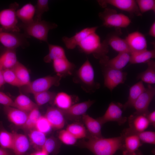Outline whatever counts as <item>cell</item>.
I'll return each instance as SVG.
<instances>
[{"label":"cell","instance_id":"1","mask_svg":"<svg viewBox=\"0 0 155 155\" xmlns=\"http://www.w3.org/2000/svg\"><path fill=\"white\" fill-rule=\"evenodd\" d=\"M87 139L79 142L81 146L87 149L95 155H113L121 149L123 138L120 136L109 138L87 135Z\"/></svg>","mask_w":155,"mask_h":155},{"label":"cell","instance_id":"2","mask_svg":"<svg viewBox=\"0 0 155 155\" xmlns=\"http://www.w3.org/2000/svg\"><path fill=\"white\" fill-rule=\"evenodd\" d=\"M73 80L79 84L82 88L88 93H94L100 87V84L95 81L94 71L88 59L75 71Z\"/></svg>","mask_w":155,"mask_h":155},{"label":"cell","instance_id":"3","mask_svg":"<svg viewBox=\"0 0 155 155\" xmlns=\"http://www.w3.org/2000/svg\"><path fill=\"white\" fill-rule=\"evenodd\" d=\"M78 46L82 52L87 55L92 54L99 60L107 56L109 51L108 46L104 40L101 42L96 32L87 36Z\"/></svg>","mask_w":155,"mask_h":155},{"label":"cell","instance_id":"4","mask_svg":"<svg viewBox=\"0 0 155 155\" xmlns=\"http://www.w3.org/2000/svg\"><path fill=\"white\" fill-rule=\"evenodd\" d=\"M57 27V25L55 23L34 19L29 23H22L20 24V27L24 30L27 36H31L47 43L49 32Z\"/></svg>","mask_w":155,"mask_h":155},{"label":"cell","instance_id":"5","mask_svg":"<svg viewBox=\"0 0 155 155\" xmlns=\"http://www.w3.org/2000/svg\"><path fill=\"white\" fill-rule=\"evenodd\" d=\"M98 16L102 21L103 26L107 27L126 28L131 22L127 16L108 8H105L103 11L99 13Z\"/></svg>","mask_w":155,"mask_h":155},{"label":"cell","instance_id":"6","mask_svg":"<svg viewBox=\"0 0 155 155\" xmlns=\"http://www.w3.org/2000/svg\"><path fill=\"white\" fill-rule=\"evenodd\" d=\"M19 4L14 2L10 5L9 8L0 11V31L6 32H20V29L18 25L16 14Z\"/></svg>","mask_w":155,"mask_h":155},{"label":"cell","instance_id":"7","mask_svg":"<svg viewBox=\"0 0 155 155\" xmlns=\"http://www.w3.org/2000/svg\"><path fill=\"white\" fill-rule=\"evenodd\" d=\"M61 78L57 75L39 78L23 86V91L25 93L33 94L47 91L53 86H59Z\"/></svg>","mask_w":155,"mask_h":155},{"label":"cell","instance_id":"8","mask_svg":"<svg viewBox=\"0 0 155 155\" xmlns=\"http://www.w3.org/2000/svg\"><path fill=\"white\" fill-rule=\"evenodd\" d=\"M25 34L17 32L0 31V42L7 49H14L18 47L25 48L29 43Z\"/></svg>","mask_w":155,"mask_h":155},{"label":"cell","instance_id":"9","mask_svg":"<svg viewBox=\"0 0 155 155\" xmlns=\"http://www.w3.org/2000/svg\"><path fill=\"white\" fill-rule=\"evenodd\" d=\"M105 87L112 92L117 86L124 83L127 73L122 70L101 66Z\"/></svg>","mask_w":155,"mask_h":155},{"label":"cell","instance_id":"10","mask_svg":"<svg viewBox=\"0 0 155 155\" xmlns=\"http://www.w3.org/2000/svg\"><path fill=\"white\" fill-rule=\"evenodd\" d=\"M123 104L119 103L111 102L104 114L97 119L102 125L109 121L117 122L119 125L124 124L127 121L126 117L122 115Z\"/></svg>","mask_w":155,"mask_h":155},{"label":"cell","instance_id":"11","mask_svg":"<svg viewBox=\"0 0 155 155\" xmlns=\"http://www.w3.org/2000/svg\"><path fill=\"white\" fill-rule=\"evenodd\" d=\"M155 95V88L148 84L133 104V107L135 110L133 114L146 116L149 113L148 107Z\"/></svg>","mask_w":155,"mask_h":155},{"label":"cell","instance_id":"12","mask_svg":"<svg viewBox=\"0 0 155 155\" xmlns=\"http://www.w3.org/2000/svg\"><path fill=\"white\" fill-rule=\"evenodd\" d=\"M99 4L105 8L108 5L113 6L130 14L141 16L136 2L134 0H98Z\"/></svg>","mask_w":155,"mask_h":155},{"label":"cell","instance_id":"13","mask_svg":"<svg viewBox=\"0 0 155 155\" xmlns=\"http://www.w3.org/2000/svg\"><path fill=\"white\" fill-rule=\"evenodd\" d=\"M123 142L122 149L124 155H137V152L142 144L138 136L126 129L122 133Z\"/></svg>","mask_w":155,"mask_h":155},{"label":"cell","instance_id":"14","mask_svg":"<svg viewBox=\"0 0 155 155\" xmlns=\"http://www.w3.org/2000/svg\"><path fill=\"white\" fill-rule=\"evenodd\" d=\"M130 53L129 52L118 53L114 57L110 59L107 56L99 60L101 66L105 67L122 70L129 62Z\"/></svg>","mask_w":155,"mask_h":155},{"label":"cell","instance_id":"15","mask_svg":"<svg viewBox=\"0 0 155 155\" xmlns=\"http://www.w3.org/2000/svg\"><path fill=\"white\" fill-rule=\"evenodd\" d=\"M129 49L130 53L147 49V43L144 35L136 31L129 34L125 39Z\"/></svg>","mask_w":155,"mask_h":155},{"label":"cell","instance_id":"16","mask_svg":"<svg viewBox=\"0 0 155 155\" xmlns=\"http://www.w3.org/2000/svg\"><path fill=\"white\" fill-rule=\"evenodd\" d=\"M98 27H87L76 33L70 37L64 36L62 40L68 49H73L79 45L82 40L89 34L96 32Z\"/></svg>","mask_w":155,"mask_h":155},{"label":"cell","instance_id":"17","mask_svg":"<svg viewBox=\"0 0 155 155\" xmlns=\"http://www.w3.org/2000/svg\"><path fill=\"white\" fill-rule=\"evenodd\" d=\"M52 128L60 129L64 126L65 121L64 115L61 109L55 107H49L44 116Z\"/></svg>","mask_w":155,"mask_h":155},{"label":"cell","instance_id":"18","mask_svg":"<svg viewBox=\"0 0 155 155\" xmlns=\"http://www.w3.org/2000/svg\"><path fill=\"white\" fill-rule=\"evenodd\" d=\"M52 62L56 75L62 78L73 74L75 65L69 61L67 57L55 59Z\"/></svg>","mask_w":155,"mask_h":155},{"label":"cell","instance_id":"19","mask_svg":"<svg viewBox=\"0 0 155 155\" xmlns=\"http://www.w3.org/2000/svg\"><path fill=\"white\" fill-rule=\"evenodd\" d=\"M4 111L10 121L16 125L23 126L25 123L28 113L16 108L4 106Z\"/></svg>","mask_w":155,"mask_h":155},{"label":"cell","instance_id":"20","mask_svg":"<svg viewBox=\"0 0 155 155\" xmlns=\"http://www.w3.org/2000/svg\"><path fill=\"white\" fill-rule=\"evenodd\" d=\"M128 121L129 126L128 128L136 132L144 131L150 124L146 116L143 114L133 113L128 117Z\"/></svg>","mask_w":155,"mask_h":155},{"label":"cell","instance_id":"21","mask_svg":"<svg viewBox=\"0 0 155 155\" xmlns=\"http://www.w3.org/2000/svg\"><path fill=\"white\" fill-rule=\"evenodd\" d=\"M13 140L12 150L15 155H23L28 150L30 144L27 137L24 135L13 132Z\"/></svg>","mask_w":155,"mask_h":155},{"label":"cell","instance_id":"22","mask_svg":"<svg viewBox=\"0 0 155 155\" xmlns=\"http://www.w3.org/2000/svg\"><path fill=\"white\" fill-rule=\"evenodd\" d=\"M95 101L90 99L87 101L74 104L68 108L61 110L65 116L78 117L82 116L94 103Z\"/></svg>","mask_w":155,"mask_h":155},{"label":"cell","instance_id":"23","mask_svg":"<svg viewBox=\"0 0 155 155\" xmlns=\"http://www.w3.org/2000/svg\"><path fill=\"white\" fill-rule=\"evenodd\" d=\"M82 119L90 135L98 137H103L101 133L102 125L97 119L86 113L82 116Z\"/></svg>","mask_w":155,"mask_h":155},{"label":"cell","instance_id":"24","mask_svg":"<svg viewBox=\"0 0 155 155\" xmlns=\"http://www.w3.org/2000/svg\"><path fill=\"white\" fill-rule=\"evenodd\" d=\"M107 45L118 53L130 51L125 39L113 34L108 36L104 40Z\"/></svg>","mask_w":155,"mask_h":155},{"label":"cell","instance_id":"25","mask_svg":"<svg viewBox=\"0 0 155 155\" xmlns=\"http://www.w3.org/2000/svg\"><path fill=\"white\" fill-rule=\"evenodd\" d=\"M145 88L143 82L141 80L131 87L128 100L124 104H123V108L124 110L133 106L135 102L144 91Z\"/></svg>","mask_w":155,"mask_h":155},{"label":"cell","instance_id":"26","mask_svg":"<svg viewBox=\"0 0 155 155\" xmlns=\"http://www.w3.org/2000/svg\"><path fill=\"white\" fill-rule=\"evenodd\" d=\"M77 98L75 96L61 92L56 94L53 103L56 107L61 110H66L74 104V100Z\"/></svg>","mask_w":155,"mask_h":155},{"label":"cell","instance_id":"27","mask_svg":"<svg viewBox=\"0 0 155 155\" xmlns=\"http://www.w3.org/2000/svg\"><path fill=\"white\" fill-rule=\"evenodd\" d=\"M155 50L147 49L130 53L129 61L131 64L147 63L151 59L155 58Z\"/></svg>","mask_w":155,"mask_h":155},{"label":"cell","instance_id":"28","mask_svg":"<svg viewBox=\"0 0 155 155\" xmlns=\"http://www.w3.org/2000/svg\"><path fill=\"white\" fill-rule=\"evenodd\" d=\"M35 6L30 3L24 5L20 9L17 10V17L24 24H27L32 21L35 14Z\"/></svg>","mask_w":155,"mask_h":155},{"label":"cell","instance_id":"29","mask_svg":"<svg viewBox=\"0 0 155 155\" xmlns=\"http://www.w3.org/2000/svg\"><path fill=\"white\" fill-rule=\"evenodd\" d=\"M14 102L15 108L28 113L35 108L38 106L29 97L23 94L19 95L16 98Z\"/></svg>","mask_w":155,"mask_h":155},{"label":"cell","instance_id":"30","mask_svg":"<svg viewBox=\"0 0 155 155\" xmlns=\"http://www.w3.org/2000/svg\"><path fill=\"white\" fill-rule=\"evenodd\" d=\"M147 63L148 65L147 69L139 73L137 78L149 84H155V62L153 60H151Z\"/></svg>","mask_w":155,"mask_h":155},{"label":"cell","instance_id":"31","mask_svg":"<svg viewBox=\"0 0 155 155\" xmlns=\"http://www.w3.org/2000/svg\"><path fill=\"white\" fill-rule=\"evenodd\" d=\"M49 53L44 58L46 63H49L54 60L67 57L64 49L61 46L48 44Z\"/></svg>","mask_w":155,"mask_h":155},{"label":"cell","instance_id":"32","mask_svg":"<svg viewBox=\"0 0 155 155\" xmlns=\"http://www.w3.org/2000/svg\"><path fill=\"white\" fill-rule=\"evenodd\" d=\"M11 69L23 86L28 84L31 82L28 70L22 64L18 61Z\"/></svg>","mask_w":155,"mask_h":155},{"label":"cell","instance_id":"33","mask_svg":"<svg viewBox=\"0 0 155 155\" xmlns=\"http://www.w3.org/2000/svg\"><path fill=\"white\" fill-rule=\"evenodd\" d=\"M15 49H7L3 54V69L12 68L18 62Z\"/></svg>","mask_w":155,"mask_h":155},{"label":"cell","instance_id":"34","mask_svg":"<svg viewBox=\"0 0 155 155\" xmlns=\"http://www.w3.org/2000/svg\"><path fill=\"white\" fill-rule=\"evenodd\" d=\"M28 135L33 144L41 150L47 138L45 134L34 128L31 130Z\"/></svg>","mask_w":155,"mask_h":155},{"label":"cell","instance_id":"35","mask_svg":"<svg viewBox=\"0 0 155 155\" xmlns=\"http://www.w3.org/2000/svg\"><path fill=\"white\" fill-rule=\"evenodd\" d=\"M56 94L55 92L47 90L33 95L36 104L38 106H40L53 101Z\"/></svg>","mask_w":155,"mask_h":155},{"label":"cell","instance_id":"36","mask_svg":"<svg viewBox=\"0 0 155 155\" xmlns=\"http://www.w3.org/2000/svg\"><path fill=\"white\" fill-rule=\"evenodd\" d=\"M66 130L77 139L86 137L87 135L85 128L80 124H70L67 126Z\"/></svg>","mask_w":155,"mask_h":155},{"label":"cell","instance_id":"37","mask_svg":"<svg viewBox=\"0 0 155 155\" xmlns=\"http://www.w3.org/2000/svg\"><path fill=\"white\" fill-rule=\"evenodd\" d=\"M13 140V133L9 132L4 129L0 130V146L1 147L12 150Z\"/></svg>","mask_w":155,"mask_h":155},{"label":"cell","instance_id":"38","mask_svg":"<svg viewBox=\"0 0 155 155\" xmlns=\"http://www.w3.org/2000/svg\"><path fill=\"white\" fill-rule=\"evenodd\" d=\"M41 116L38 107L35 108L28 113L27 119L22 126L23 127L30 130L34 128L36 122Z\"/></svg>","mask_w":155,"mask_h":155},{"label":"cell","instance_id":"39","mask_svg":"<svg viewBox=\"0 0 155 155\" xmlns=\"http://www.w3.org/2000/svg\"><path fill=\"white\" fill-rule=\"evenodd\" d=\"M126 129L136 135L142 143L155 144V132L154 131H144L140 132H136L130 130L128 128Z\"/></svg>","mask_w":155,"mask_h":155},{"label":"cell","instance_id":"40","mask_svg":"<svg viewBox=\"0 0 155 155\" xmlns=\"http://www.w3.org/2000/svg\"><path fill=\"white\" fill-rule=\"evenodd\" d=\"M3 75L5 83L16 87L23 86L11 69H3Z\"/></svg>","mask_w":155,"mask_h":155},{"label":"cell","instance_id":"41","mask_svg":"<svg viewBox=\"0 0 155 155\" xmlns=\"http://www.w3.org/2000/svg\"><path fill=\"white\" fill-rule=\"evenodd\" d=\"M49 1L47 0H38L35 6V16L34 19L38 20H41L43 14L49 10Z\"/></svg>","mask_w":155,"mask_h":155},{"label":"cell","instance_id":"42","mask_svg":"<svg viewBox=\"0 0 155 155\" xmlns=\"http://www.w3.org/2000/svg\"><path fill=\"white\" fill-rule=\"evenodd\" d=\"M139 10L142 14L150 11L155 12V0H135Z\"/></svg>","mask_w":155,"mask_h":155},{"label":"cell","instance_id":"43","mask_svg":"<svg viewBox=\"0 0 155 155\" xmlns=\"http://www.w3.org/2000/svg\"><path fill=\"white\" fill-rule=\"evenodd\" d=\"M52 128L45 117L41 116L36 122L34 128L45 134L49 132Z\"/></svg>","mask_w":155,"mask_h":155},{"label":"cell","instance_id":"44","mask_svg":"<svg viewBox=\"0 0 155 155\" xmlns=\"http://www.w3.org/2000/svg\"><path fill=\"white\" fill-rule=\"evenodd\" d=\"M58 138L62 143L68 145L75 144L77 140V139L66 129L62 130L59 131Z\"/></svg>","mask_w":155,"mask_h":155},{"label":"cell","instance_id":"45","mask_svg":"<svg viewBox=\"0 0 155 155\" xmlns=\"http://www.w3.org/2000/svg\"><path fill=\"white\" fill-rule=\"evenodd\" d=\"M57 142V140L54 137L46 138L41 150L48 154L51 153L56 149L58 144Z\"/></svg>","mask_w":155,"mask_h":155},{"label":"cell","instance_id":"46","mask_svg":"<svg viewBox=\"0 0 155 155\" xmlns=\"http://www.w3.org/2000/svg\"><path fill=\"white\" fill-rule=\"evenodd\" d=\"M0 104L3 105L4 106H9L15 108L14 101L5 93L1 91Z\"/></svg>","mask_w":155,"mask_h":155},{"label":"cell","instance_id":"47","mask_svg":"<svg viewBox=\"0 0 155 155\" xmlns=\"http://www.w3.org/2000/svg\"><path fill=\"white\" fill-rule=\"evenodd\" d=\"M3 54L0 56V88L5 83L3 75Z\"/></svg>","mask_w":155,"mask_h":155},{"label":"cell","instance_id":"48","mask_svg":"<svg viewBox=\"0 0 155 155\" xmlns=\"http://www.w3.org/2000/svg\"><path fill=\"white\" fill-rule=\"evenodd\" d=\"M146 117L150 124L154 127L155 126V111H154L151 113H149L146 115Z\"/></svg>","mask_w":155,"mask_h":155},{"label":"cell","instance_id":"49","mask_svg":"<svg viewBox=\"0 0 155 155\" xmlns=\"http://www.w3.org/2000/svg\"><path fill=\"white\" fill-rule=\"evenodd\" d=\"M148 34L150 36L155 37V22H154L150 28Z\"/></svg>","mask_w":155,"mask_h":155},{"label":"cell","instance_id":"50","mask_svg":"<svg viewBox=\"0 0 155 155\" xmlns=\"http://www.w3.org/2000/svg\"><path fill=\"white\" fill-rule=\"evenodd\" d=\"M0 155H10L9 152L7 149L0 148Z\"/></svg>","mask_w":155,"mask_h":155},{"label":"cell","instance_id":"51","mask_svg":"<svg viewBox=\"0 0 155 155\" xmlns=\"http://www.w3.org/2000/svg\"><path fill=\"white\" fill-rule=\"evenodd\" d=\"M30 155H48L46 153L40 150L31 154Z\"/></svg>","mask_w":155,"mask_h":155},{"label":"cell","instance_id":"52","mask_svg":"<svg viewBox=\"0 0 155 155\" xmlns=\"http://www.w3.org/2000/svg\"><path fill=\"white\" fill-rule=\"evenodd\" d=\"M137 155H138V154H137Z\"/></svg>","mask_w":155,"mask_h":155}]
</instances>
